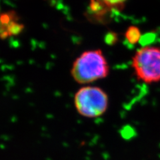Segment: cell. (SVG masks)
I'll return each instance as SVG.
<instances>
[{"label": "cell", "instance_id": "obj_1", "mask_svg": "<svg viewBox=\"0 0 160 160\" xmlns=\"http://www.w3.org/2000/svg\"><path fill=\"white\" fill-rule=\"evenodd\" d=\"M109 68L107 60L100 49L82 53L74 62L71 73L76 82L87 84L108 76Z\"/></svg>", "mask_w": 160, "mask_h": 160}, {"label": "cell", "instance_id": "obj_2", "mask_svg": "<svg viewBox=\"0 0 160 160\" xmlns=\"http://www.w3.org/2000/svg\"><path fill=\"white\" fill-rule=\"evenodd\" d=\"M74 104L81 116L96 118L106 112L108 107V96L101 88L85 86L80 88L74 97Z\"/></svg>", "mask_w": 160, "mask_h": 160}, {"label": "cell", "instance_id": "obj_3", "mask_svg": "<svg viewBox=\"0 0 160 160\" xmlns=\"http://www.w3.org/2000/svg\"><path fill=\"white\" fill-rule=\"evenodd\" d=\"M132 66L139 80L146 83L160 81V48L146 46L135 53Z\"/></svg>", "mask_w": 160, "mask_h": 160}, {"label": "cell", "instance_id": "obj_4", "mask_svg": "<svg viewBox=\"0 0 160 160\" xmlns=\"http://www.w3.org/2000/svg\"><path fill=\"white\" fill-rule=\"evenodd\" d=\"M127 0H93L91 7L96 11L100 9L122 10Z\"/></svg>", "mask_w": 160, "mask_h": 160}, {"label": "cell", "instance_id": "obj_5", "mask_svg": "<svg viewBox=\"0 0 160 160\" xmlns=\"http://www.w3.org/2000/svg\"><path fill=\"white\" fill-rule=\"evenodd\" d=\"M5 24V30L2 32V35L5 33V36H8V35L16 34L20 32L22 28L21 24L16 22L12 13H5L2 16V24Z\"/></svg>", "mask_w": 160, "mask_h": 160}, {"label": "cell", "instance_id": "obj_6", "mask_svg": "<svg viewBox=\"0 0 160 160\" xmlns=\"http://www.w3.org/2000/svg\"><path fill=\"white\" fill-rule=\"evenodd\" d=\"M126 37L129 43L136 44L141 38V33H140L139 28L135 26H132L127 30Z\"/></svg>", "mask_w": 160, "mask_h": 160}]
</instances>
